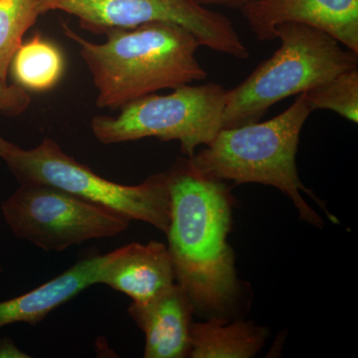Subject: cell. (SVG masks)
Masks as SVG:
<instances>
[{"label": "cell", "instance_id": "obj_5", "mask_svg": "<svg viewBox=\"0 0 358 358\" xmlns=\"http://www.w3.org/2000/svg\"><path fill=\"white\" fill-rule=\"evenodd\" d=\"M20 185H43L124 216L143 221L167 233L171 223V193L166 173L152 174L138 185H124L101 178L65 154L50 138L32 150L14 145L2 159Z\"/></svg>", "mask_w": 358, "mask_h": 358}, {"label": "cell", "instance_id": "obj_1", "mask_svg": "<svg viewBox=\"0 0 358 358\" xmlns=\"http://www.w3.org/2000/svg\"><path fill=\"white\" fill-rule=\"evenodd\" d=\"M171 223L166 236L176 281L194 313L223 317L239 296L234 252L228 244L234 199L224 181L204 176L189 157L166 171Z\"/></svg>", "mask_w": 358, "mask_h": 358}, {"label": "cell", "instance_id": "obj_8", "mask_svg": "<svg viewBox=\"0 0 358 358\" xmlns=\"http://www.w3.org/2000/svg\"><path fill=\"white\" fill-rule=\"evenodd\" d=\"M36 9L39 15L70 14L82 29L98 35L157 21L176 23L189 30L200 46L237 59L250 56L232 21L196 0H37Z\"/></svg>", "mask_w": 358, "mask_h": 358}, {"label": "cell", "instance_id": "obj_9", "mask_svg": "<svg viewBox=\"0 0 358 358\" xmlns=\"http://www.w3.org/2000/svg\"><path fill=\"white\" fill-rule=\"evenodd\" d=\"M241 10L258 41L275 39V27L282 23H301L358 53V0H257Z\"/></svg>", "mask_w": 358, "mask_h": 358}, {"label": "cell", "instance_id": "obj_10", "mask_svg": "<svg viewBox=\"0 0 358 358\" xmlns=\"http://www.w3.org/2000/svg\"><path fill=\"white\" fill-rule=\"evenodd\" d=\"M176 282L166 245L152 241L131 243L102 256L96 284L127 294L134 303H145Z\"/></svg>", "mask_w": 358, "mask_h": 358}, {"label": "cell", "instance_id": "obj_18", "mask_svg": "<svg viewBox=\"0 0 358 358\" xmlns=\"http://www.w3.org/2000/svg\"><path fill=\"white\" fill-rule=\"evenodd\" d=\"M30 355L22 352L13 339L3 338L0 339V358H28Z\"/></svg>", "mask_w": 358, "mask_h": 358}, {"label": "cell", "instance_id": "obj_4", "mask_svg": "<svg viewBox=\"0 0 358 358\" xmlns=\"http://www.w3.org/2000/svg\"><path fill=\"white\" fill-rule=\"evenodd\" d=\"M281 46L236 88L228 90L223 129L260 121L275 103L358 66V53L327 33L301 23L278 25Z\"/></svg>", "mask_w": 358, "mask_h": 358}, {"label": "cell", "instance_id": "obj_14", "mask_svg": "<svg viewBox=\"0 0 358 358\" xmlns=\"http://www.w3.org/2000/svg\"><path fill=\"white\" fill-rule=\"evenodd\" d=\"M64 54L58 45L40 33L23 41L9 65L13 84L27 92L49 91L57 86L65 73Z\"/></svg>", "mask_w": 358, "mask_h": 358}, {"label": "cell", "instance_id": "obj_7", "mask_svg": "<svg viewBox=\"0 0 358 358\" xmlns=\"http://www.w3.org/2000/svg\"><path fill=\"white\" fill-rule=\"evenodd\" d=\"M1 212L14 236L46 252L117 236L131 222L110 209L43 185H20L1 204Z\"/></svg>", "mask_w": 358, "mask_h": 358}, {"label": "cell", "instance_id": "obj_16", "mask_svg": "<svg viewBox=\"0 0 358 358\" xmlns=\"http://www.w3.org/2000/svg\"><path fill=\"white\" fill-rule=\"evenodd\" d=\"M310 109L331 110L348 121L358 122V69L341 73L305 92Z\"/></svg>", "mask_w": 358, "mask_h": 358}, {"label": "cell", "instance_id": "obj_6", "mask_svg": "<svg viewBox=\"0 0 358 358\" xmlns=\"http://www.w3.org/2000/svg\"><path fill=\"white\" fill-rule=\"evenodd\" d=\"M228 90L217 83L183 85L169 95L150 94L127 103L117 117L96 115L91 129L103 145L157 138L176 141L186 157L223 129Z\"/></svg>", "mask_w": 358, "mask_h": 358}, {"label": "cell", "instance_id": "obj_17", "mask_svg": "<svg viewBox=\"0 0 358 358\" xmlns=\"http://www.w3.org/2000/svg\"><path fill=\"white\" fill-rule=\"evenodd\" d=\"M31 96L29 92L15 84H8L7 81H0V113L8 115L22 114L29 107ZM13 143H9L0 136V157H4L11 150Z\"/></svg>", "mask_w": 358, "mask_h": 358}, {"label": "cell", "instance_id": "obj_11", "mask_svg": "<svg viewBox=\"0 0 358 358\" xmlns=\"http://www.w3.org/2000/svg\"><path fill=\"white\" fill-rule=\"evenodd\" d=\"M193 313L192 301L178 282L145 303L133 301L129 315L145 334V357H189Z\"/></svg>", "mask_w": 358, "mask_h": 358}, {"label": "cell", "instance_id": "obj_19", "mask_svg": "<svg viewBox=\"0 0 358 358\" xmlns=\"http://www.w3.org/2000/svg\"><path fill=\"white\" fill-rule=\"evenodd\" d=\"M201 6H223L229 7H238L242 8L247 4L257 1V0H196Z\"/></svg>", "mask_w": 358, "mask_h": 358}, {"label": "cell", "instance_id": "obj_3", "mask_svg": "<svg viewBox=\"0 0 358 358\" xmlns=\"http://www.w3.org/2000/svg\"><path fill=\"white\" fill-rule=\"evenodd\" d=\"M312 112L305 93H301L291 107L267 122L221 129L209 145L189 157L190 162L204 176L224 182L260 183L278 188L293 201L301 220L322 228V217L301 195L308 193L327 217L338 223L303 185L296 166L301 129Z\"/></svg>", "mask_w": 358, "mask_h": 358}, {"label": "cell", "instance_id": "obj_20", "mask_svg": "<svg viewBox=\"0 0 358 358\" xmlns=\"http://www.w3.org/2000/svg\"><path fill=\"white\" fill-rule=\"evenodd\" d=\"M0 271H1V268H0Z\"/></svg>", "mask_w": 358, "mask_h": 358}, {"label": "cell", "instance_id": "obj_13", "mask_svg": "<svg viewBox=\"0 0 358 358\" xmlns=\"http://www.w3.org/2000/svg\"><path fill=\"white\" fill-rule=\"evenodd\" d=\"M266 338L264 327L244 320L229 324L213 317L205 322H192L189 357L251 358L260 352Z\"/></svg>", "mask_w": 358, "mask_h": 358}, {"label": "cell", "instance_id": "obj_12", "mask_svg": "<svg viewBox=\"0 0 358 358\" xmlns=\"http://www.w3.org/2000/svg\"><path fill=\"white\" fill-rule=\"evenodd\" d=\"M102 256L89 257L38 288L0 301V329L24 322L36 324L54 310L96 284Z\"/></svg>", "mask_w": 358, "mask_h": 358}, {"label": "cell", "instance_id": "obj_15", "mask_svg": "<svg viewBox=\"0 0 358 358\" xmlns=\"http://www.w3.org/2000/svg\"><path fill=\"white\" fill-rule=\"evenodd\" d=\"M37 0H0V81H7L9 65L23 36L39 17Z\"/></svg>", "mask_w": 358, "mask_h": 358}, {"label": "cell", "instance_id": "obj_2", "mask_svg": "<svg viewBox=\"0 0 358 358\" xmlns=\"http://www.w3.org/2000/svg\"><path fill=\"white\" fill-rule=\"evenodd\" d=\"M62 29L79 46L100 109H122L159 90H174L208 76L196 57L199 42L176 23L157 21L110 30L103 43L85 39L65 23Z\"/></svg>", "mask_w": 358, "mask_h": 358}]
</instances>
